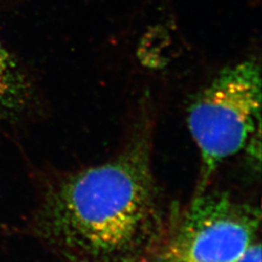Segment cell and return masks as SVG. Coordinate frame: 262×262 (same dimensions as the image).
Masks as SVG:
<instances>
[{
  "instance_id": "1",
  "label": "cell",
  "mask_w": 262,
  "mask_h": 262,
  "mask_svg": "<svg viewBox=\"0 0 262 262\" xmlns=\"http://www.w3.org/2000/svg\"><path fill=\"white\" fill-rule=\"evenodd\" d=\"M156 122L147 89L133 104L126 138L111 159L36 172L23 232L62 262H154L175 219L154 173Z\"/></svg>"
},
{
  "instance_id": "2",
  "label": "cell",
  "mask_w": 262,
  "mask_h": 262,
  "mask_svg": "<svg viewBox=\"0 0 262 262\" xmlns=\"http://www.w3.org/2000/svg\"><path fill=\"white\" fill-rule=\"evenodd\" d=\"M261 66L246 57L222 68L192 96L187 123L200 152L194 195L204 192L216 170L261 134Z\"/></svg>"
},
{
  "instance_id": "3",
  "label": "cell",
  "mask_w": 262,
  "mask_h": 262,
  "mask_svg": "<svg viewBox=\"0 0 262 262\" xmlns=\"http://www.w3.org/2000/svg\"><path fill=\"white\" fill-rule=\"evenodd\" d=\"M259 208L224 191L194 195L154 262H233L258 240Z\"/></svg>"
},
{
  "instance_id": "4",
  "label": "cell",
  "mask_w": 262,
  "mask_h": 262,
  "mask_svg": "<svg viewBox=\"0 0 262 262\" xmlns=\"http://www.w3.org/2000/svg\"><path fill=\"white\" fill-rule=\"evenodd\" d=\"M44 113L45 102L36 81L0 38V123L19 126Z\"/></svg>"
},
{
  "instance_id": "5",
  "label": "cell",
  "mask_w": 262,
  "mask_h": 262,
  "mask_svg": "<svg viewBox=\"0 0 262 262\" xmlns=\"http://www.w3.org/2000/svg\"><path fill=\"white\" fill-rule=\"evenodd\" d=\"M261 244L258 239L233 262H261Z\"/></svg>"
},
{
  "instance_id": "6",
  "label": "cell",
  "mask_w": 262,
  "mask_h": 262,
  "mask_svg": "<svg viewBox=\"0 0 262 262\" xmlns=\"http://www.w3.org/2000/svg\"><path fill=\"white\" fill-rule=\"evenodd\" d=\"M33 0H0V9H6Z\"/></svg>"
},
{
  "instance_id": "7",
  "label": "cell",
  "mask_w": 262,
  "mask_h": 262,
  "mask_svg": "<svg viewBox=\"0 0 262 262\" xmlns=\"http://www.w3.org/2000/svg\"><path fill=\"white\" fill-rule=\"evenodd\" d=\"M247 2H248L249 4H252L253 6H257V5L260 4L261 0H247Z\"/></svg>"
}]
</instances>
